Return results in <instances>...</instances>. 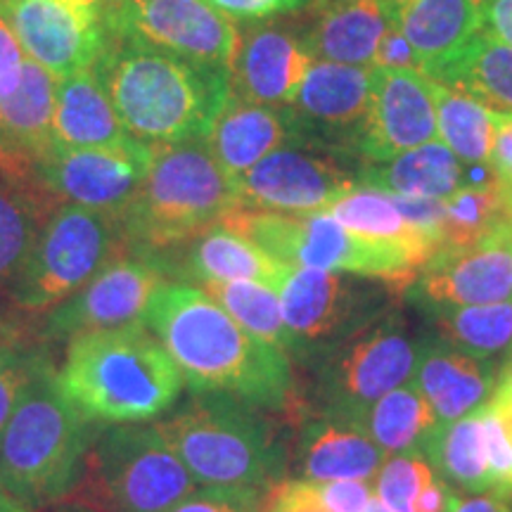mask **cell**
<instances>
[{"mask_svg": "<svg viewBox=\"0 0 512 512\" xmlns=\"http://www.w3.org/2000/svg\"><path fill=\"white\" fill-rule=\"evenodd\" d=\"M287 512H328L309 482H283Z\"/></svg>", "mask_w": 512, "mask_h": 512, "instance_id": "816d5d0a", "label": "cell"}, {"mask_svg": "<svg viewBox=\"0 0 512 512\" xmlns=\"http://www.w3.org/2000/svg\"><path fill=\"white\" fill-rule=\"evenodd\" d=\"M434 325L467 356H491L512 344V299L479 306H439Z\"/></svg>", "mask_w": 512, "mask_h": 512, "instance_id": "8d00e7d4", "label": "cell"}, {"mask_svg": "<svg viewBox=\"0 0 512 512\" xmlns=\"http://www.w3.org/2000/svg\"><path fill=\"white\" fill-rule=\"evenodd\" d=\"M510 491V498H512V489H508Z\"/></svg>", "mask_w": 512, "mask_h": 512, "instance_id": "be15d7a7", "label": "cell"}, {"mask_svg": "<svg viewBox=\"0 0 512 512\" xmlns=\"http://www.w3.org/2000/svg\"><path fill=\"white\" fill-rule=\"evenodd\" d=\"M361 275L290 266L275 294L285 325L297 344V354L313 344L330 342L361 328V320L382 306L389 287H373Z\"/></svg>", "mask_w": 512, "mask_h": 512, "instance_id": "5bb4252c", "label": "cell"}, {"mask_svg": "<svg viewBox=\"0 0 512 512\" xmlns=\"http://www.w3.org/2000/svg\"><path fill=\"white\" fill-rule=\"evenodd\" d=\"M484 406L463 415V418L434 425L425 434V451L432 465L446 482L472 491H491L489 465H486L484 448Z\"/></svg>", "mask_w": 512, "mask_h": 512, "instance_id": "1f68e13d", "label": "cell"}, {"mask_svg": "<svg viewBox=\"0 0 512 512\" xmlns=\"http://www.w3.org/2000/svg\"><path fill=\"white\" fill-rule=\"evenodd\" d=\"M164 344L192 392H221L297 418L299 399L290 356L240 328L207 292L164 283L140 318Z\"/></svg>", "mask_w": 512, "mask_h": 512, "instance_id": "6da1fadb", "label": "cell"}, {"mask_svg": "<svg viewBox=\"0 0 512 512\" xmlns=\"http://www.w3.org/2000/svg\"><path fill=\"white\" fill-rule=\"evenodd\" d=\"M55 363L22 392L0 437V491L31 512L72 496L100 425L64 399Z\"/></svg>", "mask_w": 512, "mask_h": 512, "instance_id": "8992f818", "label": "cell"}, {"mask_svg": "<svg viewBox=\"0 0 512 512\" xmlns=\"http://www.w3.org/2000/svg\"><path fill=\"white\" fill-rule=\"evenodd\" d=\"M460 498L456 491L448 486L444 479L432 477L420 491L418 503H415V512H453L460 505Z\"/></svg>", "mask_w": 512, "mask_h": 512, "instance_id": "f907efd6", "label": "cell"}, {"mask_svg": "<svg viewBox=\"0 0 512 512\" xmlns=\"http://www.w3.org/2000/svg\"><path fill=\"white\" fill-rule=\"evenodd\" d=\"M57 207L36 164L0 147V290L15 283Z\"/></svg>", "mask_w": 512, "mask_h": 512, "instance_id": "44dd1931", "label": "cell"}, {"mask_svg": "<svg viewBox=\"0 0 512 512\" xmlns=\"http://www.w3.org/2000/svg\"><path fill=\"white\" fill-rule=\"evenodd\" d=\"M164 283H169V275L155 256L126 247L91 283L41 316L38 335L48 344L69 342L88 332L138 323L152 294Z\"/></svg>", "mask_w": 512, "mask_h": 512, "instance_id": "8fae6325", "label": "cell"}, {"mask_svg": "<svg viewBox=\"0 0 512 512\" xmlns=\"http://www.w3.org/2000/svg\"><path fill=\"white\" fill-rule=\"evenodd\" d=\"M396 29L432 79L482 31V0H396Z\"/></svg>", "mask_w": 512, "mask_h": 512, "instance_id": "d4e9b609", "label": "cell"}, {"mask_svg": "<svg viewBox=\"0 0 512 512\" xmlns=\"http://www.w3.org/2000/svg\"><path fill=\"white\" fill-rule=\"evenodd\" d=\"M432 79L472 95L486 110L512 117V48L486 31H479Z\"/></svg>", "mask_w": 512, "mask_h": 512, "instance_id": "4dcf8cb0", "label": "cell"}, {"mask_svg": "<svg viewBox=\"0 0 512 512\" xmlns=\"http://www.w3.org/2000/svg\"><path fill=\"white\" fill-rule=\"evenodd\" d=\"M221 223L238 230L280 264L373 278L394 294L408 290L422 271L420 261L406 249L361 238L328 211L292 216L235 209Z\"/></svg>", "mask_w": 512, "mask_h": 512, "instance_id": "52a82bcc", "label": "cell"}, {"mask_svg": "<svg viewBox=\"0 0 512 512\" xmlns=\"http://www.w3.org/2000/svg\"><path fill=\"white\" fill-rule=\"evenodd\" d=\"M437 136V81L413 69L375 67L373 100L354 157L361 164L384 162Z\"/></svg>", "mask_w": 512, "mask_h": 512, "instance_id": "ac0fdd59", "label": "cell"}, {"mask_svg": "<svg viewBox=\"0 0 512 512\" xmlns=\"http://www.w3.org/2000/svg\"><path fill=\"white\" fill-rule=\"evenodd\" d=\"M24 62H27V53H24L22 43L17 41L15 31L0 15V105L12 98L22 83Z\"/></svg>", "mask_w": 512, "mask_h": 512, "instance_id": "bcb514c9", "label": "cell"}, {"mask_svg": "<svg viewBox=\"0 0 512 512\" xmlns=\"http://www.w3.org/2000/svg\"><path fill=\"white\" fill-rule=\"evenodd\" d=\"M204 145L230 176L240 178L278 147L304 145V138L290 107L256 105L230 93Z\"/></svg>", "mask_w": 512, "mask_h": 512, "instance_id": "603a6c76", "label": "cell"}, {"mask_svg": "<svg viewBox=\"0 0 512 512\" xmlns=\"http://www.w3.org/2000/svg\"><path fill=\"white\" fill-rule=\"evenodd\" d=\"M36 512H100V510L88 501H83V498L67 496V498H62V501H57L53 505H46V508H41Z\"/></svg>", "mask_w": 512, "mask_h": 512, "instance_id": "9f6ffc18", "label": "cell"}, {"mask_svg": "<svg viewBox=\"0 0 512 512\" xmlns=\"http://www.w3.org/2000/svg\"><path fill=\"white\" fill-rule=\"evenodd\" d=\"M489 408L494 411V415L501 422L503 432L508 434V439L512 441V401L505 399V396H498V394H491L489 399Z\"/></svg>", "mask_w": 512, "mask_h": 512, "instance_id": "11a10c76", "label": "cell"}, {"mask_svg": "<svg viewBox=\"0 0 512 512\" xmlns=\"http://www.w3.org/2000/svg\"><path fill=\"white\" fill-rule=\"evenodd\" d=\"M311 486L328 512H366L368 503L373 501V489L366 479H335Z\"/></svg>", "mask_w": 512, "mask_h": 512, "instance_id": "ee69618b", "label": "cell"}, {"mask_svg": "<svg viewBox=\"0 0 512 512\" xmlns=\"http://www.w3.org/2000/svg\"><path fill=\"white\" fill-rule=\"evenodd\" d=\"M93 69L128 136L150 145L204 143L230 98L228 69L131 34H107Z\"/></svg>", "mask_w": 512, "mask_h": 512, "instance_id": "7a4b0ae2", "label": "cell"}, {"mask_svg": "<svg viewBox=\"0 0 512 512\" xmlns=\"http://www.w3.org/2000/svg\"><path fill=\"white\" fill-rule=\"evenodd\" d=\"M207 3L221 15H226L230 22L259 24L292 15V12L309 10L320 0H207Z\"/></svg>", "mask_w": 512, "mask_h": 512, "instance_id": "b9f144b4", "label": "cell"}, {"mask_svg": "<svg viewBox=\"0 0 512 512\" xmlns=\"http://www.w3.org/2000/svg\"><path fill=\"white\" fill-rule=\"evenodd\" d=\"M124 249L117 216L60 204L38 235L27 264L8 287V302L17 316H46L91 283Z\"/></svg>", "mask_w": 512, "mask_h": 512, "instance_id": "9c48e42d", "label": "cell"}, {"mask_svg": "<svg viewBox=\"0 0 512 512\" xmlns=\"http://www.w3.org/2000/svg\"><path fill=\"white\" fill-rule=\"evenodd\" d=\"M510 221H512V214H510Z\"/></svg>", "mask_w": 512, "mask_h": 512, "instance_id": "e7e4bbea", "label": "cell"}, {"mask_svg": "<svg viewBox=\"0 0 512 512\" xmlns=\"http://www.w3.org/2000/svg\"><path fill=\"white\" fill-rule=\"evenodd\" d=\"M131 140L95 69L57 83L53 143L62 147H114Z\"/></svg>", "mask_w": 512, "mask_h": 512, "instance_id": "4316f807", "label": "cell"}, {"mask_svg": "<svg viewBox=\"0 0 512 512\" xmlns=\"http://www.w3.org/2000/svg\"><path fill=\"white\" fill-rule=\"evenodd\" d=\"M328 214L361 238L389 242V245L406 249L420 261V266H425L432 259L434 249L430 242L403 219L392 197L380 190L358 183L356 188H351L347 195L332 204Z\"/></svg>", "mask_w": 512, "mask_h": 512, "instance_id": "d6a6232c", "label": "cell"}, {"mask_svg": "<svg viewBox=\"0 0 512 512\" xmlns=\"http://www.w3.org/2000/svg\"><path fill=\"white\" fill-rule=\"evenodd\" d=\"M195 287L207 292L249 335L283 349L285 354L297 351L294 337L285 325L283 311H280L278 294L268 285L238 280V283H202Z\"/></svg>", "mask_w": 512, "mask_h": 512, "instance_id": "836d02e7", "label": "cell"}, {"mask_svg": "<svg viewBox=\"0 0 512 512\" xmlns=\"http://www.w3.org/2000/svg\"><path fill=\"white\" fill-rule=\"evenodd\" d=\"M482 31L512 48V0H482Z\"/></svg>", "mask_w": 512, "mask_h": 512, "instance_id": "681fc988", "label": "cell"}, {"mask_svg": "<svg viewBox=\"0 0 512 512\" xmlns=\"http://www.w3.org/2000/svg\"><path fill=\"white\" fill-rule=\"evenodd\" d=\"M157 430L200 489L266 501L285 482V448L273 425L235 396L192 392Z\"/></svg>", "mask_w": 512, "mask_h": 512, "instance_id": "277c9868", "label": "cell"}, {"mask_svg": "<svg viewBox=\"0 0 512 512\" xmlns=\"http://www.w3.org/2000/svg\"><path fill=\"white\" fill-rule=\"evenodd\" d=\"M401 211V216L418 233L430 242L434 254L444 247V226H446V200H434V197H406L389 195ZM432 254V256H434Z\"/></svg>", "mask_w": 512, "mask_h": 512, "instance_id": "60d3db41", "label": "cell"}, {"mask_svg": "<svg viewBox=\"0 0 512 512\" xmlns=\"http://www.w3.org/2000/svg\"><path fill=\"white\" fill-rule=\"evenodd\" d=\"M375 67L316 60L294 95L290 110L304 145L354 157V145L373 100Z\"/></svg>", "mask_w": 512, "mask_h": 512, "instance_id": "e0dca14e", "label": "cell"}, {"mask_svg": "<svg viewBox=\"0 0 512 512\" xmlns=\"http://www.w3.org/2000/svg\"><path fill=\"white\" fill-rule=\"evenodd\" d=\"M264 503L266 501H252V498L228 496L219 494V491L195 489L166 512H261Z\"/></svg>", "mask_w": 512, "mask_h": 512, "instance_id": "7dc6e473", "label": "cell"}, {"mask_svg": "<svg viewBox=\"0 0 512 512\" xmlns=\"http://www.w3.org/2000/svg\"><path fill=\"white\" fill-rule=\"evenodd\" d=\"M373 67H377V69H413V72H420L418 55H415L411 43L403 38L401 31L396 29V24L387 31V36L382 38L380 48H377V53H375Z\"/></svg>", "mask_w": 512, "mask_h": 512, "instance_id": "c3c4849f", "label": "cell"}, {"mask_svg": "<svg viewBox=\"0 0 512 512\" xmlns=\"http://www.w3.org/2000/svg\"><path fill=\"white\" fill-rule=\"evenodd\" d=\"M240 209L235 178L204 143L157 145L133 200L117 216L133 252L164 259Z\"/></svg>", "mask_w": 512, "mask_h": 512, "instance_id": "5b68a950", "label": "cell"}, {"mask_svg": "<svg viewBox=\"0 0 512 512\" xmlns=\"http://www.w3.org/2000/svg\"><path fill=\"white\" fill-rule=\"evenodd\" d=\"M195 489L157 425H107L95 432L72 496L100 512H166Z\"/></svg>", "mask_w": 512, "mask_h": 512, "instance_id": "ba28073f", "label": "cell"}, {"mask_svg": "<svg viewBox=\"0 0 512 512\" xmlns=\"http://www.w3.org/2000/svg\"><path fill=\"white\" fill-rule=\"evenodd\" d=\"M159 264L164 266L169 278L174 275L176 283L202 285L252 280V283L268 285L271 290H275V285L290 268L268 256L238 230L228 228L226 223H216L204 230L176 252L159 259Z\"/></svg>", "mask_w": 512, "mask_h": 512, "instance_id": "7402d4cb", "label": "cell"}, {"mask_svg": "<svg viewBox=\"0 0 512 512\" xmlns=\"http://www.w3.org/2000/svg\"><path fill=\"white\" fill-rule=\"evenodd\" d=\"M93 3L100 12V19H102V24H105V31H110L114 19H117L121 8H124L126 0H93Z\"/></svg>", "mask_w": 512, "mask_h": 512, "instance_id": "6f0895ef", "label": "cell"}, {"mask_svg": "<svg viewBox=\"0 0 512 512\" xmlns=\"http://www.w3.org/2000/svg\"><path fill=\"white\" fill-rule=\"evenodd\" d=\"M55 382L93 425H145L178 401L183 375L145 323L69 339Z\"/></svg>", "mask_w": 512, "mask_h": 512, "instance_id": "3957f363", "label": "cell"}, {"mask_svg": "<svg viewBox=\"0 0 512 512\" xmlns=\"http://www.w3.org/2000/svg\"><path fill=\"white\" fill-rule=\"evenodd\" d=\"M420 351L401 318L389 316L351 332L328 366V387L335 420L358 427L363 415L384 394L401 387L418 366Z\"/></svg>", "mask_w": 512, "mask_h": 512, "instance_id": "4fadbf2b", "label": "cell"}, {"mask_svg": "<svg viewBox=\"0 0 512 512\" xmlns=\"http://www.w3.org/2000/svg\"><path fill=\"white\" fill-rule=\"evenodd\" d=\"M489 164L498 176L505 214H512V117L494 112V145H491Z\"/></svg>", "mask_w": 512, "mask_h": 512, "instance_id": "f6af8a7d", "label": "cell"}, {"mask_svg": "<svg viewBox=\"0 0 512 512\" xmlns=\"http://www.w3.org/2000/svg\"><path fill=\"white\" fill-rule=\"evenodd\" d=\"M344 157L313 145H287L235 178L240 209L271 214H320L358 185Z\"/></svg>", "mask_w": 512, "mask_h": 512, "instance_id": "30bf717a", "label": "cell"}, {"mask_svg": "<svg viewBox=\"0 0 512 512\" xmlns=\"http://www.w3.org/2000/svg\"><path fill=\"white\" fill-rule=\"evenodd\" d=\"M261 512H287V503H285V496H283V482H280L275 489L268 494L266 503H264V510Z\"/></svg>", "mask_w": 512, "mask_h": 512, "instance_id": "680465c9", "label": "cell"}, {"mask_svg": "<svg viewBox=\"0 0 512 512\" xmlns=\"http://www.w3.org/2000/svg\"><path fill=\"white\" fill-rule=\"evenodd\" d=\"M157 145L126 140L114 147H62L53 143L36 159L41 181L60 204L119 216L150 169Z\"/></svg>", "mask_w": 512, "mask_h": 512, "instance_id": "7c38bea8", "label": "cell"}, {"mask_svg": "<svg viewBox=\"0 0 512 512\" xmlns=\"http://www.w3.org/2000/svg\"><path fill=\"white\" fill-rule=\"evenodd\" d=\"M48 366H53V356L41 335L0 347V437H3L27 384Z\"/></svg>", "mask_w": 512, "mask_h": 512, "instance_id": "f35d334b", "label": "cell"}, {"mask_svg": "<svg viewBox=\"0 0 512 512\" xmlns=\"http://www.w3.org/2000/svg\"><path fill=\"white\" fill-rule=\"evenodd\" d=\"M366 512H392L387 508V505H384L380 498H373V501L368 503V508H366Z\"/></svg>", "mask_w": 512, "mask_h": 512, "instance_id": "6125c7cd", "label": "cell"}, {"mask_svg": "<svg viewBox=\"0 0 512 512\" xmlns=\"http://www.w3.org/2000/svg\"><path fill=\"white\" fill-rule=\"evenodd\" d=\"M316 62L304 31L283 22L249 24L230 64V93L268 107H290Z\"/></svg>", "mask_w": 512, "mask_h": 512, "instance_id": "ffe728a7", "label": "cell"}, {"mask_svg": "<svg viewBox=\"0 0 512 512\" xmlns=\"http://www.w3.org/2000/svg\"><path fill=\"white\" fill-rule=\"evenodd\" d=\"M510 361H512V354H510Z\"/></svg>", "mask_w": 512, "mask_h": 512, "instance_id": "03108f58", "label": "cell"}, {"mask_svg": "<svg viewBox=\"0 0 512 512\" xmlns=\"http://www.w3.org/2000/svg\"><path fill=\"white\" fill-rule=\"evenodd\" d=\"M387 453L351 422H311L299 430L294 467L302 482L368 479L380 470Z\"/></svg>", "mask_w": 512, "mask_h": 512, "instance_id": "484cf974", "label": "cell"}, {"mask_svg": "<svg viewBox=\"0 0 512 512\" xmlns=\"http://www.w3.org/2000/svg\"><path fill=\"white\" fill-rule=\"evenodd\" d=\"M413 285L432 309L510 302L512 221H501L467 247L439 249Z\"/></svg>", "mask_w": 512, "mask_h": 512, "instance_id": "d6986e66", "label": "cell"}, {"mask_svg": "<svg viewBox=\"0 0 512 512\" xmlns=\"http://www.w3.org/2000/svg\"><path fill=\"white\" fill-rule=\"evenodd\" d=\"M358 183L384 195L448 200L463 188V162L441 140H432L384 162L361 164Z\"/></svg>", "mask_w": 512, "mask_h": 512, "instance_id": "83f0119b", "label": "cell"}, {"mask_svg": "<svg viewBox=\"0 0 512 512\" xmlns=\"http://www.w3.org/2000/svg\"><path fill=\"white\" fill-rule=\"evenodd\" d=\"M24 53L57 79L93 69L107 31L93 0H0Z\"/></svg>", "mask_w": 512, "mask_h": 512, "instance_id": "9a60e30c", "label": "cell"}, {"mask_svg": "<svg viewBox=\"0 0 512 512\" xmlns=\"http://www.w3.org/2000/svg\"><path fill=\"white\" fill-rule=\"evenodd\" d=\"M413 382L430 403L434 425H446L477 411L494 394L486 368L460 351L422 349Z\"/></svg>", "mask_w": 512, "mask_h": 512, "instance_id": "f1b7e54d", "label": "cell"}, {"mask_svg": "<svg viewBox=\"0 0 512 512\" xmlns=\"http://www.w3.org/2000/svg\"><path fill=\"white\" fill-rule=\"evenodd\" d=\"M0 512H31V510L24 508V505L17 503L15 498H10L8 494L0 491Z\"/></svg>", "mask_w": 512, "mask_h": 512, "instance_id": "94428289", "label": "cell"}, {"mask_svg": "<svg viewBox=\"0 0 512 512\" xmlns=\"http://www.w3.org/2000/svg\"><path fill=\"white\" fill-rule=\"evenodd\" d=\"M494 394L505 396V399L512 401V361H508V366H505L501 380H498L494 387Z\"/></svg>", "mask_w": 512, "mask_h": 512, "instance_id": "91938a15", "label": "cell"}, {"mask_svg": "<svg viewBox=\"0 0 512 512\" xmlns=\"http://www.w3.org/2000/svg\"><path fill=\"white\" fill-rule=\"evenodd\" d=\"M304 31L316 60L373 67L382 38L396 24V0H320Z\"/></svg>", "mask_w": 512, "mask_h": 512, "instance_id": "cb8c5ba5", "label": "cell"}, {"mask_svg": "<svg viewBox=\"0 0 512 512\" xmlns=\"http://www.w3.org/2000/svg\"><path fill=\"white\" fill-rule=\"evenodd\" d=\"M55 98V76L27 57L22 83L12 98L0 105V147L36 164V159L53 145Z\"/></svg>", "mask_w": 512, "mask_h": 512, "instance_id": "f546056e", "label": "cell"}, {"mask_svg": "<svg viewBox=\"0 0 512 512\" xmlns=\"http://www.w3.org/2000/svg\"><path fill=\"white\" fill-rule=\"evenodd\" d=\"M363 432L382 448L384 453L411 451L418 441L434 427L430 403L418 389V384H401L384 394L368 408L361 418ZM358 422V425H361Z\"/></svg>", "mask_w": 512, "mask_h": 512, "instance_id": "e575fe53", "label": "cell"}, {"mask_svg": "<svg viewBox=\"0 0 512 512\" xmlns=\"http://www.w3.org/2000/svg\"><path fill=\"white\" fill-rule=\"evenodd\" d=\"M508 219L501 190L496 188H460L446 200L444 247H467L489 230Z\"/></svg>", "mask_w": 512, "mask_h": 512, "instance_id": "74e56055", "label": "cell"}, {"mask_svg": "<svg viewBox=\"0 0 512 512\" xmlns=\"http://www.w3.org/2000/svg\"><path fill=\"white\" fill-rule=\"evenodd\" d=\"M34 335H38V330H31L22 316H0V347Z\"/></svg>", "mask_w": 512, "mask_h": 512, "instance_id": "db71d44e", "label": "cell"}, {"mask_svg": "<svg viewBox=\"0 0 512 512\" xmlns=\"http://www.w3.org/2000/svg\"><path fill=\"white\" fill-rule=\"evenodd\" d=\"M434 477L432 467L418 453L384 460L377 477V498L392 512H415L420 491Z\"/></svg>", "mask_w": 512, "mask_h": 512, "instance_id": "ab89813d", "label": "cell"}, {"mask_svg": "<svg viewBox=\"0 0 512 512\" xmlns=\"http://www.w3.org/2000/svg\"><path fill=\"white\" fill-rule=\"evenodd\" d=\"M453 512H512V498L508 489H491L489 494L467 498Z\"/></svg>", "mask_w": 512, "mask_h": 512, "instance_id": "f5cc1de1", "label": "cell"}, {"mask_svg": "<svg viewBox=\"0 0 512 512\" xmlns=\"http://www.w3.org/2000/svg\"><path fill=\"white\" fill-rule=\"evenodd\" d=\"M437 128L441 143L463 164H489L494 112L456 88L437 83Z\"/></svg>", "mask_w": 512, "mask_h": 512, "instance_id": "d590c367", "label": "cell"}, {"mask_svg": "<svg viewBox=\"0 0 512 512\" xmlns=\"http://www.w3.org/2000/svg\"><path fill=\"white\" fill-rule=\"evenodd\" d=\"M482 427L491 484H494V489H512V441L503 432L494 411L489 408V401L484 403Z\"/></svg>", "mask_w": 512, "mask_h": 512, "instance_id": "7bdbcfd3", "label": "cell"}, {"mask_svg": "<svg viewBox=\"0 0 512 512\" xmlns=\"http://www.w3.org/2000/svg\"><path fill=\"white\" fill-rule=\"evenodd\" d=\"M107 34L140 41L230 72L240 31L207 0H126Z\"/></svg>", "mask_w": 512, "mask_h": 512, "instance_id": "2e32d148", "label": "cell"}]
</instances>
